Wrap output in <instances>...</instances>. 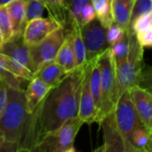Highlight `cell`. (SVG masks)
<instances>
[{
  "label": "cell",
  "mask_w": 152,
  "mask_h": 152,
  "mask_svg": "<svg viewBox=\"0 0 152 152\" xmlns=\"http://www.w3.org/2000/svg\"><path fill=\"white\" fill-rule=\"evenodd\" d=\"M5 86L7 103L0 118V137L4 141L8 152L33 151L39 142V109L37 107L29 113L24 90Z\"/></svg>",
  "instance_id": "obj_1"
},
{
  "label": "cell",
  "mask_w": 152,
  "mask_h": 152,
  "mask_svg": "<svg viewBox=\"0 0 152 152\" xmlns=\"http://www.w3.org/2000/svg\"><path fill=\"white\" fill-rule=\"evenodd\" d=\"M85 64L77 67L52 87L39 104V141L68 119L77 117Z\"/></svg>",
  "instance_id": "obj_2"
},
{
  "label": "cell",
  "mask_w": 152,
  "mask_h": 152,
  "mask_svg": "<svg viewBox=\"0 0 152 152\" xmlns=\"http://www.w3.org/2000/svg\"><path fill=\"white\" fill-rule=\"evenodd\" d=\"M128 53L126 60L115 65L118 97L126 90L141 86L143 80V47L131 26H128Z\"/></svg>",
  "instance_id": "obj_3"
},
{
  "label": "cell",
  "mask_w": 152,
  "mask_h": 152,
  "mask_svg": "<svg viewBox=\"0 0 152 152\" xmlns=\"http://www.w3.org/2000/svg\"><path fill=\"white\" fill-rule=\"evenodd\" d=\"M97 63L100 69L102 89V108L97 120V123L100 124L106 116L114 111L118 99L115 65L110 47L98 56Z\"/></svg>",
  "instance_id": "obj_4"
},
{
  "label": "cell",
  "mask_w": 152,
  "mask_h": 152,
  "mask_svg": "<svg viewBox=\"0 0 152 152\" xmlns=\"http://www.w3.org/2000/svg\"><path fill=\"white\" fill-rule=\"evenodd\" d=\"M83 124L78 117L68 119L59 128L44 135L33 151L74 152V142Z\"/></svg>",
  "instance_id": "obj_5"
},
{
  "label": "cell",
  "mask_w": 152,
  "mask_h": 152,
  "mask_svg": "<svg viewBox=\"0 0 152 152\" xmlns=\"http://www.w3.org/2000/svg\"><path fill=\"white\" fill-rule=\"evenodd\" d=\"M114 116L118 128L125 141L126 152H136L131 142V135L136 127L143 124L135 110L129 90L124 91L119 95L115 106Z\"/></svg>",
  "instance_id": "obj_6"
},
{
  "label": "cell",
  "mask_w": 152,
  "mask_h": 152,
  "mask_svg": "<svg viewBox=\"0 0 152 152\" xmlns=\"http://www.w3.org/2000/svg\"><path fill=\"white\" fill-rule=\"evenodd\" d=\"M65 37V29L59 27L39 43L28 46L30 67L33 76L42 66L51 61H54L57 52L62 45Z\"/></svg>",
  "instance_id": "obj_7"
},
{
  "label": "cell",
  "mask_w": 152,
  "mask_h": 152,
  "mask_svg": "<svg viewBox=\"0 0 152 152\" xmlns=\"http://www.w3.org/2000/svg\"><path fill=\"white\" fill-rule=\"evenodd\" d=\"M80 31L86 48V61L97 58L110 47L106 37V28L96 17L89 23L81 26Z\"/></svg>",
  "instance_id": "obj_8"
},
{
  "label": "cell",
  "mask_w": 152,
  "mask_h": 152,
  "mask_svg": "<svg viewBox=\"0 0 152 152\" xmlns=\"http://www.w3.org/2000/svg\"><path fill=\"white\" fill-rule=\"evenodd\" d=\"M96 59V58H95ZM86 61L85 64V74L82 82V89L79 99V108L77 117L86 124L96 122L97 110L94 102V98L90 87V74L94 60Z\"/></svg>",
  "instance_id": "obj_9"
},
{
  "label": "cell",
  "mask_w": 152,
  "mask_h": 152,
  "mask_svg": "<svg viewBox=\"0 0 152 152\" xmlns=\"http://www.w3.org/2000/svg\"><path fill=\"white\" fill-rule=\"evenodd\" d=\"M99 125L102 126L103 128L104 144L101 148L97 149L96 151L126 152L125 141L115 120L114 111L106 116Z\"/></svg>",
  "instance_id": "obj_10"
},
{
  "label": "cell",
  "mask_w": 152,
  "mask_h": 152,
  "mask_svg": "<svg viewBox=\"0 0 152 152\" xmlns=\"http://www.w3.org/2000/svg\"><path fill=\"white\" fill-rule=\"evenodd\" d=\"M0 53L9 57L19 67L28 69L31 72L29 47L25 43L23 36L12 37L4 41L0 47Z\"/></svg>",
  "instance_id": "obj_11"
},
{
  "label": "cell",
  "mask_w": 152,
  "mask_h": 152,
  "mask_svg": "<svg viewBox=\"0 0 152 152\" xmlns=\"http://www.w3.org/2000/svg\"><path fill=\"white\" fill-rule=\"evenodd\" d=\"M135 110L143 126L152 133V95L146 88L136 86L129 89Z\"/></svg>",
  "instance_id": "obj_12"
},
{
  "label": "cell",
  "mask_w": 152,
  "mask_h": 152,
  "mask_svg": "<svg viewBox=\"0 0 152 152\" xmlns=\"http://www.w3.org/2000/svg\"><path fill=\"white\" fill-rule=\"evenodd\" d=\"M59 27L61 26L50 17L34 19L27 23L23 33V39L28 46L36 45Z\"/></svg>",
  "instance_id": "obj_13"
},
{
  "label": "cell",
  "mask_w": 152,
  "mask_h": 152,
  "mask_svg": "<svg viewBox=\"0 0 152 152\" xmlns=\"http://www.w3.org/2000/svg\"><path fill=\"white\" fill-rule=\"evenodd\" d=\"M52 87L43 82L38 77L33 76L29 80L27 89L24 91L26 98V107L29 113H32L42 102Z\"/></svg>",
  "instance_id": "obj_14"
},
{
  "label": "cell",
  "mask_w": 152,
  "mask_h": 152,
  "mask_svg": "<svg viewBox=\"0 0 152 152\" xmlns=\"http://www.w3.org/2000/svg\"><path fill=\"white\" fill-rule=\"evenodd\" d=\"M5 6L12 24V37L23 36L28 23L26 19V2L22 0H13Z\"/></svg>",
  "instance_id": "obj_15"
},
{
  "label": "cell",
  "mask_w": 152,
  "mask_h": 152,
  "mask_svg": "<svg viewBox=\"0 0 152 152\" xmlns=\"http://www.w3.org/2000/svg\"><path fill=\"white\" fill-rule=\"evenodd\" d=\"M45 8L48 11L49 17L54 20L67 32L71 28L72 20L64 7L63 0H42Z\"/></svg>",
  "instance_id": "obj_16"
},
{
  "label": "cell",
  "mask_w": 152,
  "mask_h": 152,
  "mask_svg": "<svg viewBox=\"0 0 152 152\" xmlns=\"http://www.w3.org/2000/svg\"><path fill=\"white\" fill-rule=\"evenodd\" d=\"M69 73V72H67L60 64L55 61H51L42 66L34 74V76L38 77L50 87H53L58 85Z\"/></svg>",
  "instance_id": "obj_17"
},
{
  "label": "cell",
  "mask_w": 152,
  "mask_h": 152,
  "mask_svg": "<svg viewBox=\"0 0 152 152\" xmlns=\"http://www.w3.org/2000/svg\"><path fill=\"white\" fill-rule=\"evenodd\" d=\"M133 4V0H111L113 21L123 29L129 26Z\"/></svg>",
  "instance_id": "obj_18"
},
{
  "label": "cell",
  "mask_w": 152,
  "mask_h": 152,
  "mask_svg": "<svg viewBox=\"0 0 152 152\" xmlns=\"http://www.w3.org/2000/svg\"><path fill=\"white\" fill-rule=\"evenodd\" d=\"M54 61L63 67L67 72H70L77 68L75 54L71 45L70 37L68 33H66L65 39L57 52Z\"/></svg>",
  "instance_id": "obj_19"
},
{
  "label": "cell",
  "mask_w": 152,
  "mask_h": 152,
  "mask_svg": "<svg viewBox=\"0 0 152 152\" xmlns=\"http://www.w3.org/2000/svg\"><path fill=\"white\" fill-rule=\"evenodd\" d=\"M70 37L71 45L73 48V52L75 54L76 59V64L77 67L83 66L86 62V48L82 40L81 37V31H80V26L79 24L73 20L71 24V28L69 32H67Z\"/></svg>",
  "instance_id": "obj_20"
},
{
  "label": "cell",
  "mask_w": 152,
  "mask_h": 152,
  "mask_svg": "<svg viewBox=\"0 0 152 152\" xmlns=\"http://www.w3.org/2000/svg\"><path fill=\"white\" fill-rule=\"evenodd\" d=\"M151 134L143 125L133 131L131 142L136 152H151Z\"/></svg>",
  "instance_id": "obj_21"
},
{
  "label": "cell",
  "mask_w": 152,
  "mask_h": 152,
  "mask_svg": "<svg viewBox=\"0 0 152 152\" xmlns=\"http://www.w3.org/2000/svg\"><path fill=\"white\" fill-rule=\"evenodd\" d=\"M98 58V57H97ZM97 58L94 60L92 69H91V74H90V87L92 95L94 98V102L97 110V119L98 116L101 111L102 108V89H101V75H100V69L97 63Z\"/></svg>",
  "instance_id": "obj_22"
},
{
  "label": "cell",
  "mask_w": 152,
  "mask_h": 152,
  "mask_svg": "<svg viewBox=\"0 0 152 152\" xmlns=\"http://www.w3.org/2000/svg\"><path fill=\"white\" fill-rule=\"evenodd\" d=\"M94 9L95 17L105 28H108L114 21L111 11V0H91Z\"/></svg>",
  "instance_id": "obj_23"
},
{
  "label": "cell",
  "mask_w": 152,
  "mask_h": 152,
  "mask_svg": "<svg viewBox=\"0 0 152 152\" xmlns=\"http://www.w3.org/2000/svg\"><path fill=\"white\" fill-rule=\"evenodd\" d=\"M110 48L112 53L113 61H114L115 65H118L126 60L127 53H128V48H129L127 29H126V31L124 32L121 38L118 42H116L112 46H110Z\"/></svg>",
  "instance_id": "obj_24"
},
{
  "label": "cell",
  "mask_w": 152,
  "mask_h": 152,
  "mask_svg": "<svg viewBox=\"0 0 152 152\" xmlns=\"http://www.w3.org/2000/svg\"><path fill=\"white\" fill-rule=\"evenodd\" d=\"M0 66L2 68H4V69L8 70L9 72H11L12 74L22 77L24 79H26L27 81H29L32 77H33V74L26 69H22L20 67H19L16 63H14L9 57H7L6 55L0 53Z\"/></svg>",
  "instance_id": "obj_25"
},
{
  "label": "cell",
  "mask_w": 152,
  "mask_h": 152,
  "mask_svg": "<svg viewBox=\"0 0 152 152\" xmlns=\"http://www.w3.org/2000/svg\"><path fill=\"white\" fill-rule=\"evenodd\" d=\"M152 12V0H134L133 4L129 26L142 15Z\"/></svg>",
  "instance_id": "obj_26"
},
{
  "label": "cell",
  "mask_w": 152,
  "mask_h": 152,
  "mask_svg": "<svg viewBox=\"0 0 152 152\" xmlns=\"http://www.w3.org/2000/svg\"><path fill=\"white\" fill-rule=\"evenodd\" d=\"M91 0H63V4L71 20L78 22L80 12L83 7Z\"/></svg>",
  "instance_id": "obj_27"
},
{
  "label": "cell",
  "mask_w": 152,
  "mask_h": 152,
  "mask_svg": "<svg viewBox=\"0 0 152 152\" xmlns=\"http://www.w3.org/2000/svg\"><path fill=\"white\" fill-rule=\"evenodd\" d=\"M45 10V4L42 0H29L26 2V19L30 21L34 19L42 17Z\"/></svg>",
  "instance_id": "obj_28"
},
{
  "label": "cell",
  "mask_w": 152,
  "mask_h": 152,
  "mask_svg": "<svg viewBox=\"0 0 152 152\" xmlns=\"http://www.w3.org/2000/svg\"><path fill=\"white\" fill-rule=\"evenodd\" d=\"M0 29L4 35V41L12 37V24L5 5H0Z\"/></svg>",
  "instance_id": "obj_29"
},
{
  "label": "cell",
  "mask_w": 152,
  "mask_h": 152,
  "mask_svg": "<svg viewBox=\"0 0 152 152\" xmlns=\"http://www.w3.org/2000/svg\"><path fill=\"white\" fill-rule=\"evenodd\" d=\"M130 26L135 35L152 29V12L140 16Z\"/></svg>",
  "instance_id": "obj_30"
},
{
  "label": "cell",
  "mask_w": 152,
  "mask_h": 152,
  "mask_svg": "<svg viewBox=\"0 0 152 152\" xmlns=\"http://www.w3.org/2000/svg\"><path fill=\"white\" fill-rule=\"evenodd\" d=\"M126 29H123L118 24L113 22L108 28H106V37L109 46H112L116 42H118L123 36Z\"/></svg>",
  "instance_id": "obj_31"
},
{
  "label": "cell",
  "mask_w": 152,
  "mask_h": 152,
  "mask_svg": "<svg viewBox=\"0 0 152 152\" xmlns=\"http://www.w3.org/2000/svg\"><path fill=\"white\" fill-rule=\"evenodd\" d=\"M94 18H95L94 9L92 4V2H89L83 7L82 11L80 12V16H79V20H78L77 23L81 27V26H84V25L89 23Z\"/></svg>",
  "instance_id": "obj_32"
},
{
  "label": "cell",
  "mask_w": 152,
  "mask_h": 152,
  "mask_svg": "<svg viewBox=\"0 0 152 152\" xmlns=\"http://www.w3.org/2000/svg\"><path fill=\"white\" fill-rule=\"evenodd\" d=\"M136 37L143 48L151 47L152 45V29H149L145 32L136 35Z\"/></svg>",
  "instance_id": "obj_33"
},
{
  "label": "cell",
  "mask_w": 152,
  "mask_h": 152,
  "mask_svg": "<svg viewBox=\"0 0 152 152\" xmlns=\"http://www.w3.org/2000/svg\"><path fill=\"white\" fill-rule=\"evenodd\" d=\"M7 103V91L5 84L0 79V118Z\"/></svg>",
  "instance_id": "obj_34"
},
{
  "label": "cell",
  "mask_w": 152,
  "mask_h": 152,
  "mask_svg": "<svg viewBox=\"0 0 152 152\" xmlns=\"http://www.w3.org/2000/svg\"><path fill=\"white\" fill-rule=\"evenodd\" d=\"M2 151H7L8 152V150H7V146L4 142V141L0 137V152Z\"/></svg>",
  "instance_id": "obj_35"
},
{
  "label": "cell",
  "mask_w": 152,
  "mask_h": 152,
  "mask_svg": "<svg viewBox=\"0 0 152 152\" xmlns=\"http://www.w3.org/2000/svg\"><path fill=\"white\" fill-rule=\"evenodd\" d=\"M13 0H0V5H6L8 3L12 2Z\"/></svg>",
  "instance_id": "obj_36"
},
{
  "label": "cell",
  "mask_w": 152,
  "mask_h": 152,
  "mask_svg": "<svg viewBox=\"0 0 152 152\" xmlns=\"http://www.w3.org/2000/svg\"><path fill=\"white\" fill-rule=\"evenodd\" d=\"M4 42V35H3V33H2V31H1V29H0V47H1V45H3Z\"/></svg>",
  "instance_id": "obj_37"
},
{
  "label": "cell",
  "mask_w": 152,
  "mask_h": 152,
  "mask_svg": "<svg viewBox=\"0 0 152 152\" xmlns=\"http://www.w3.org/2000/svg\"><path fill=\"white\" fill-rule=\"evenodd\" d=\"M22 1H24V2H28V1H29V0H22Z\"/></svg>",
  "instance_id": "obj_38"
},
{
  "label": "cell",
  "mask_w": 152,
  "mask_h": 152,
  "mask_svg": "<svg viewBox=\"0 0 152 152\" xmlns=\"http://www.w3.org/2000/svg\"><path fill=\"white\" fill-rule=\"evenodd\" d=\"M133 1H134V0H133Z\"/></svg>",
  "instance_id": "obj_39"
}]
</instances>
